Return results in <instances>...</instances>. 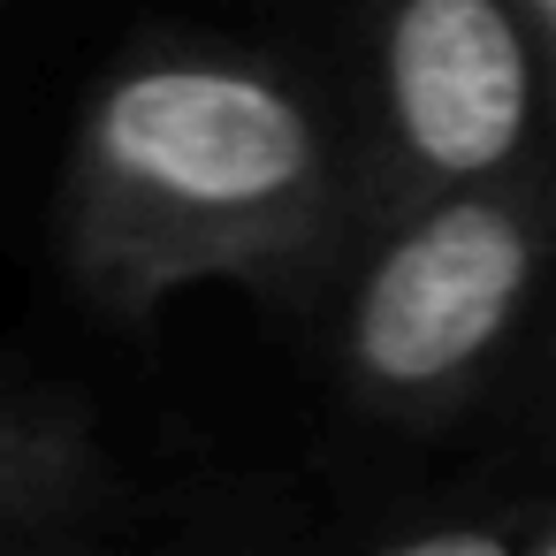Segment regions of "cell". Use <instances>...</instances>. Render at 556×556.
<instances>
[{
    "instance_id": "6da1fadb",
    "label": "cell",
    "mask_w": 556,
    "mask_h": 556,
    "mask_svg": "<svg viewBox=\"0 0 556 556\" xmlns=\"http://www.w3.org/2000/svg\"><path fill=\"white\" fill-rule=\"evenodd\" d=\"M328 108L244 47L115 62L62 161L54 244L100 320L146 328L184 290H305L358 222Z\"/></svg>"
},
{
    "instance_id": "7a4b0ae2",
    "label": "cell",
    "mask_w": 556,
    "mask_h": 556,
    "mask_svg": "<svg viewBox=\"0 0 556 556\" xmlns=\"http://www.w3.org/2000/svg\"><path fill=\"white\" fill-rule=\"evenodd\" d=\"M548 252L556 168L389 206L343 290V389L381 419L457 412L526 336Z\"/></svg>"
},
{
    "instance_id": "3957f363",
    "label": "cell",
    "mask_w": 556,
    "mask_h": 556,
    "mask_svg": "<svg viewBox=\"0 0 556 556\" xmlns=\"http://www.w3.org/2000/svg\"><path fill=\"white\" fill-rule=\"evenodd\" d=\"M374 214L556 168V70L526 0H366Z\"/></svg>"
},
{
    "instance_id": "277c9868",
    "label": "cell",
    "mask_w": 556,
    "mask_h": 556,
    "mask_svg": "<svg viewBox=\"0 0 556 556\" xmlns=\"http://www.w3.org/2000/svg\"><path fill=\"white\" fill-rule=\"evenodd\" d=\"M146 488L92 419V404L47 374L0 366V548H100L138 533Z\"/></svg>"
},
{
    "instance_id": "5b68a950",
    "label": "cell",
    "mask_w": 556,
    "mask_h": 556,
    "mask_svg": "<svg viewBox=\"0 0 556 556\" xmlns=\"http://www.w3.org/2000/svg\"><path fill=\"white\" fill-rule=\"evenodd\" d=\"M518 548H533V556H556V510H541V518L518 533Z\"/></svg>"
},
{
    "instance_id": "8992f818",
    "label": "cell",
    "mask_w": 556,
    "mask_h": 556,
    "mask_svg": "<svg viewBox=\"0 0 556 556\" xmlns=\"http://www.w3.org/2000/svg\"><path fill=\"white\" fill-rule=\"evenodd\" d=\"M526 16H533V31L548 47V70H556V0H526Z\"/></svg>"
}]
</instances>
